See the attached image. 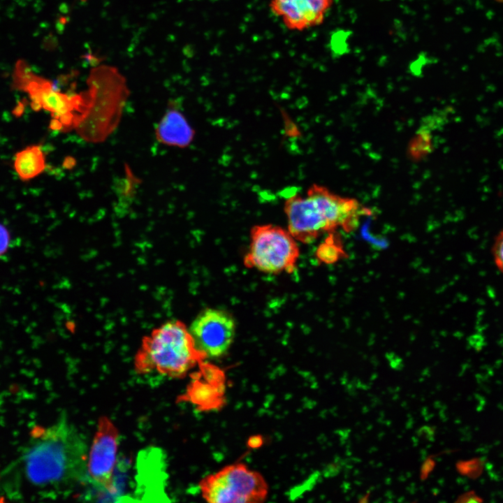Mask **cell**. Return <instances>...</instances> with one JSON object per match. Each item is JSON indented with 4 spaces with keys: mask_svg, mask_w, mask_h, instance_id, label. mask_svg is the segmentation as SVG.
<instances>
[{
    "mask_svg": "<svg viewBox=\"0 0 503 503\" xmlns=\"http://www.w3.org/2000/svg\"><path fill=\"white\" fill-rule=\"evenodd\" d=\"M200 489L202 497L211 503L261 502L268 493L263 476L242 463L227 465L205 476Z\"/></svg>",
    "mask_w": 503,
    "mask_h": 503,
    "instance_id": "6",
    "label": "cell"
},
{
    "mask_svg": "<svg viewBox=\"0 0 503 503\" xmlns=\"http://www.w3.org/2000/svg\"><path fill=\"white\" fill-rule=\"evenodd\" d=\"M299 255L297 241L288 229L270 224L256 225L251 230L244 263L265 273H291Z\"/></svg>",
    "mask_w": 503,
    "mask_h": 503,
    "instance_id": "5",
    "label": "cell"
},
{
    "mask_svg": "<svg viewBox=\"0 0 503 503\" xmlns=\"http://www.w3.org/2000/svg\"><path fill=\"white\" fill-rule=\"evenodd\" d=\"M198 351L207 358L223 356L231 347L236 324L224 310L207 308L197 315L189 328Z\"/></svg>",
    "mask_w": 503,
    "mask_h": 503,
    "instance_id": "8",
    "label": "cell"
},
{
    "mask_svg": "<svg viewBox=\"0 0 503 503\" xmlns=\"http://www.w3.org/2000/svg\"><path fill=\"white\" fill-rule=\"evenodd\" d=\"M119 431L107 416H101L87 458L88 482L98 490L113 495L117 488L115 471L117 464Z\"/></svg>",
    "mask_w": 503,
    "mask_h": 503,
    "instance_id": "7",
    "label": "cell"
},
{
    "mask_svg": "<svg viewBox=\"0 0 503 503\" xmlns=\"http://www.w3.org/2000/svg\"><path fill=\"white\" fill-rule=\"evenodd\" d=\"M492 254L495 265L503 272V229L499 232L495 238L492 247Z\"/></svg>",
    "mask_w": 503,
    "mask_h": 503,
    "instance_id": "13",
    "label": "cell"
},
{
    "mask_svg": "<svg viewBox=\"0 0 503 503\" xmlns=\"http://www.w3.org/2000/svg\"><path fill=\"white\" fill-rule=\"evenodd\" d=\"M332 0H271L272 12L291 30L302 31L319 25Z\"/></svg>",
    "mask_w": 503,
    "mask_h": 503,
    "instance_id": "9",
    "label": "cell"
},
{
    "mask_svg": "<svg viewBox=\"0 0 503 503\" xmlns=\"http://www.w3.org/2000/svg\"><path fill=\"white\" fill-rule=\"evenodd\" d=\"M45 156L40 145L28 146L18 152L14 159V168L22 180H29L45 169Z\"/></svg>",
    "mask_w": 503,
    "mask_h": 503,
    "instance_id": "11",
    "label": "cell"
},
{
    "mask_svg": "<svg viewBox=\"0 0 503 503\" xmlns=\"http://www.w3.org/2000/svg\"><path fill=\"white\" fill-rule=\"evenodd\" d=\"M13 87L27 94L34 110H45L52 117L51 126L61 131L76 128L88 109L90 95H70L49 80L34 72L28 63L17 60L14 66Z\"/></svg>",
    "mask_w": 503,
    "mask_h": 503,
    "instance_id": "4",
    "label": "cell"
},
{
    "mask_svg": "<svg viewBox=\"0 0 503 503\" xmlns=\"http://www.w3.org/2000/svg\"><path fill=\"white\" fill-rule=\"evenodd\" d=\"M316 258L326 264L334 263L346 256L340 241L333 233L317 248Z\"/></svg>",
    "mask_w": 503,
    "mask_h": 503,
    "instance_id": "12",
    "label": "cell"
},
{
    "mask_svg": "<svg viewBox=\"0 0 503 503\" xmlns=\"http://www.w3.org/2000/svg\"><path fill=\"white\" fill-rule=\"evenodd\" d=\"M205 359L187 326L180 321L171 320L156 328L143 341L134 367L140 374L178 378Z\"/></svg>",
    "mask_w": 503,
    "mask_h": 503,
    "instance_id": "3",
    "label": "cell"
},
{
    "mask_svg": "<svg viewBox=\"0 0 503 503\" xmlns=\"http://www.w3.org/2000/svg\"><path fill=\"white\" fill-rule=\"evenodd\" d=\"M19 465L22 478L39 492H63L88 482L87 443L65 416L32 429Z\"/></svg>",
    "mask_w": 503,
    "mask_h": 503,
    "instance_id": "1",
    "label": "cell"
},
{
    "mask_svg": "<svg viewBox=\"0 0 503 503\" xmlns=\"http://www.w3.org/2000/svg\"><path fill=\"white\" fill-rule=\"evenodd\" d=\"M284 212L289 231L304 243L337 228L349 232L357 227L362 217L371 214L357 200L340 196L318 184L312 185L304 196L287 198Z\"/></svg>",
    "mask_w": 503,
    "mask_h": 503,
    "instance_id": "2",
    "label": "cell"
},
{
    "mask_svg": "<svg viewBox=\"0 0 503 503\" xmlns=\"http://www.w3.org/2000/svg\"><path fill=\"white\" fill-rule=\"evenodd\" d=\"M156 136L163 144L183 147L192 140L194 131L184 117L173 109L168 110L159 122Z\"/></svg>",
    "mask_w": 503,
    "mask_h": 503,
    "instance_id": "10",
    "label": "cell"
},
{
    "mask_svg": "<svg viewBox=\"0 0 503 503\" xmlns=\"http://www.w3.org/2000/svg\"><path fill=\"white\" fill-rule=\"evenodd\" d=\"M10 244V233L8 229L0 223V257L7 252Z\"/></svg>",
    "mask_w": 503,
    "mask_h": 503,
    "instance_id": "14",
    "label": "cell"
}]
</instances>
